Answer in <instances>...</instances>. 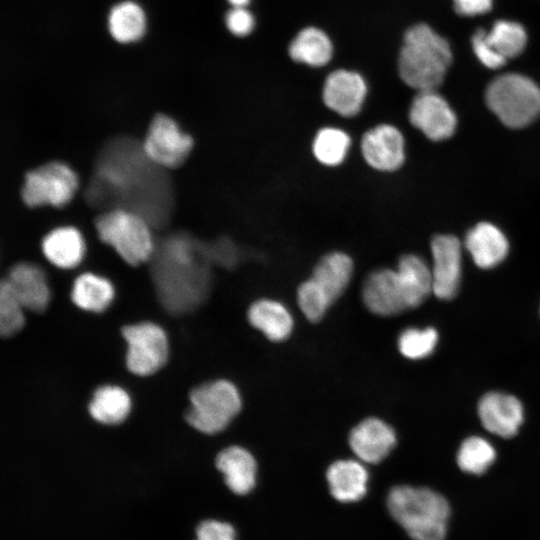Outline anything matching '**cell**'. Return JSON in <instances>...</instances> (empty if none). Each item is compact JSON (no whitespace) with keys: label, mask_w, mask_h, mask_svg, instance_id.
Wrapping results in <instances>:
<instances>
[{"label":"cell","mask_w":540,"mask_h":540,"mask_svg":"<svg viewBox=\"0 0 540 540\" xmlns=\"http://www.w3.org/2000/svg\"><path fill=\"white\" fill-rule=\"evenodd\" d=\"M132 138L118 137L100 151L93 177L86 189L92 206L125 209L144 218L150 226H164L173 209L170 180Z\"/></svg>","instance_id":"cell-1"},{"label":"cell","mask_w":540,"mask_h":540,"mask_svg":"<svg viewBox=\"0 0 540 540\" xmlns=\"http://www.w3.org/2000/svg\"><path fill=\"white\" fill-rule=\"evenodd\" d=\"M150 273L162 307L174 316L194 311L211 288L208 245L190 234L167 236L155 245Z\"/></svg>","instance_id":"cell-2"},{"label":"cell","mask_w":540,"mask_h":540,"mask_svg":"<svg viewBox=\"0 0 540 540\" xmlns=\"http://www.w3.org/2000/svg\"><path fill=\"white\" fill-rule=\"evenodd\" d=\"M392 518L413 540H445L450 505L444 496L426 487L398 485L387 495Z\"/></svg>","instance_id":"cell-3"},{"label":"cell","mask_w":540,"mask_h":540,"mask_svg":"<svg viewBox=\"0 0 540 540\" xmlns=\"http://www.w3.org/2000/svg\"><path fill=\"white\" fill-rule=\"evenodd\" d=\"M452 62L448 42L426 24L409 28L399 55V75L417 91L436 90Z\"/></svg>","instance_id":"cell-4"},{"label":"cell","mask_w":540,"mask_h":540,"mask_svg":"<svg viewBox=\"0 0 540 540\" xmlns=\"http://www.w3.org/2000/svg\"><path fill=\"white\" fill-rule=\"evenodd\" d=\"M486 104L509 128H523L540 115V88L530 78L507 73L493 79L485 93Z\"/></svg>","instance_id":"cell-5"},{"label":"cell","mask_w":540,"mask_h":540,"mask_svg":"<svg viewBox=\"0 0 540 540\" xmlns=\"http://www.w3.org/2000/svg\"><path fill=\"white\" fill-rule=\"evenodd\" d=\"M189 401L186 421L195 430L208 435L223 431L242 408L238 388L225 379L195 387L189 394Z\"/></svg>","instance_id":"cell-6"},{"label":"cell","mask_w":540,"mask_h":540,"mask_svg":"<svg viewBox=\"0 0 540 540\" xmlns=\"http://www.w3.org/2000/svg\"><path fill=\"white\" fill-rule=\"evenodd\" d=\"M100 239L109 244L130 265L150 260L155 245L150 224L138 214L125 209H110L95 222Z\"/></svg>","instance_id":"cell-7"},{"label":"cell","mask_w":540,"mask_h":540,"mask_svg":"<svg viewBox=\"0 0 540 540\" xmlns=\"http://www.w3.org/2000/svg\"><path fill=\"white\" fill-rule=\"evenodd\" d=\"M126 366L138 376L157 372L168 359V338L162 327L153 322H140L122 328Z\"/></svg>","instance_id":"cell-8"},{"label":"cell","mask_w":540,"mask_h":540,"mask_svg":"<svg viewBox=\"0 0 540 540\" xmlns=\"http://www.w3.org/2000/svg\"><path fill=\"white\" fill-rule=\"evenodd\" d=\"M77 186V176L69 166L50 162L26 174L21 194L30 207H61L72 199Z\"/></svg>","instance_id":"cell-9"},{"label":"cell","mask_w":540,"mask_h":540,"mask_svg":"<svg viewBox=\"0 0 540 540\" xmlns=\"http://www.w3.org/2000/svg\"><path fill=\"white\" fill-rule=\"evenodd\" d=\"M142 145L155 164L162 168H175L186 160L193 140L170 117L158 114L153 118Z\"/></svg>","instance_id":"cell-10"},{"label":"cell","mask_w":540,"mask_h":540,"mask_svg":"<svg viewBox=\"0 0 540 540\" xmlns=\"http://www.w3.org/2000/svg\"><path fill=\"white\" fill-rule=\"evenodd\" d=\"M409 121L432 141L450 138L457 127L455 112L436 90L418 91L409 108Z\"/></svg>","instance_id":"cell-11"},{"label":"cell","mask_w":540,"mask_h":540,"mask_svg":"<svg viewBox=\"0 0 540 540\" xmlns=\"http://www.w3.org/2000/svg\"><path fill=\"white\" fill-rule=\"evenodd\" d=\"M360 150L366 164L379 172H394L405 162V139L394 125L382 123L367 130Z\"/></svg>","instance_id":"cell-12"},{"label":"cell","mask_w":540,"mask_h":540,"mask_svg":"<svg viewBox=\"0 0 540 540\" xmlns=\"http://www.w3.org/2000/svg\"><path fill=\"white\" fill-rule=\"evenodd\" d=\"M433 294L450 300L460 286L462 276V245L453 235L440 234L431 241Z\"/></svg>","instance_id":"cell-13"},{"label":"cell","mask_w":540,"mask_h":540,"mask_svg":"<svg viewBox=\"0 0 540 540\" xmlns=\"http://www.w3.org/2000/svg\"><path fill=\"white\" fill-rule=\"evenodd\" d=\"M362 300L378 316H394L409 309L406 294L396 269L378 268L365 278Z\"/></svg>","instance_id":"cell-14"},{"label":"cell","mask_w":540,"mask_h":540,"mask_svg":"<svg viewBox=\"0 0 540 540\" xmlns=\"http://www.w3.org/2000/svg\"><path fill=\"white\" fill-rule=\"evenodd\" d=\"M367 91L366 81L359 73L340 69L327 76L322 98L327 108L350 118L361 111Z\"/></svg>","instance_id":"cell-15"},{"label":"cell","mask_w":540,"mask_h":540,"mask_svg":"<svg viewBox=\"0 0 540 540\" xmlns=\"http://www.w3.org/2000/svg\"><path fill=\"white\" fill-rule=\"evenodd\" d=\"M349 445L363 463L376 464L385 459L396 445L394 429L379 418L358 423L349 434Z\"/></svg>","instance_id":"cell-16"},{"label":"cell","mask_w":540,"mask_h":540,"mask_svg":"<svg viewBox=\"0 0 540 540\" xmlns=\"http://www.w3.org/2000/svg\"><path fill=\"white\" fill-rule=\"evenodd\" d=\"M478 415L487 431L502 438H511L517 434L524 412L522 403L515 396L489 392L479 401Z\"/></svg>","instance_id":"cell-17"},{"label":"cell","mask_w":540,"mask_h":540,"mask_svg":"<svg viewBox=\"0 0 540 540\" xmlns=\"http://www.w3.org/2000/svg\"><path fill=\"white\" fill-rule=\"evenodd\" d=\"M7 282L26 310L43 312L50 301V289L43 270L32 263L15 264Z\"/></svg>","instance_id":"cell-18"},{"label":"cell","mask_w":540,"mask_h":540,"mask_svg":"<svg viewBox=\"0 0 540 540\" xmlns=\"http://www.w3.org/2000/svg\"><path fill=\"white\" fill-rule=\"evenodd\" d=\"M465 248L482 269L496 267L506 258L509 242L503 231L489 222H480L465 237Z\"/></svg>","instance_id":"cell-19"},{"label":"cell","mask_w":540,"mask_h":540,"mask_svg":"<svg viewBox=\"0 0 540 540\" xmlns=\"http://www.w3.org/2000/svg\"><path fill=\"white\" fill-rule=\"evenodd\" d=\"M216 467L233 493L246 495L254 489L257 463L247 449L241 446L224 448L216 457Z\"/></svg>","instance_id":"cell-20"},{"label":"cell","mask_w":540,"mask_h":540,"mask_svg":"<svg viewBox=\"0 0 540 540\" xmlns=\"http://www.w3.org/2000/svg\"><path fill=\"white\" fill-rule=\"evenodd\" d=\"M326 479L331 495L340 502H356L367 493L369 474L362 461L337 460L328 467Z\"/></svg>","instance_id":"cell-21"},{"label":"cell","mask_w":540,"mask_h":540,"mask_svg":"<svg viewBox=\"0 0 540 540\" xmlns=\"http://www.w3.org/2000/svg\"><path fill=\"white\" fill-rule=\"evenodd\" d=\"M353 272L354 263L348 254L331 251L319 259L310 278L333 304L347 289Z\"/></svg>","instance_id":"cell-22"},{"label":"cell","mask_w":540,"mask_h":540,"mask_svg":"<svg viewBox=\"0 0 540 540\" xmlns=\"http://www.w3.org/2000/svg\"><path fill=\"white\" fill-rule=\"evenodd\" d=\"M247 317L255 329L273 342L286 340L294 327L289 309L274 299L261 298L254 301L248 309Z\"/></svg>","instance_id":"cell-23"},{"label":"cell","mask_w":540,"mask_h":540,"mask_svg":"<svg viewBox=\"0 0 540 540\" xmlns=\"http://www.w3.org/2000/svg\"><path fill=\"white\" fill-rule=\"evenodd\" d=\"M395 269L404 287L409 309L417 308L433 293L431 267L419 255L401 256Z\"/></svg>","instance_id":"cell-24"},{"label":"cell","mask_w":540,"mask_h":540,"mask_svg":"<svg viewBox=\"0 0 540 540\" xmlns=\"http://www.w3.org/2000/svg\"><path fill=\"white\" fill-rule=\"evenodd\" d=\"M45 257L55 266L72 268L81 261L85 246L79 231L73 227H60L43 239Z\"/></svg>","instance_id":"cell-25"},{"label":"cell","mask_w":540,"mask_h":540,"mask_svg":"<svg viewBox=\"0 0 540 540\" xmlns=\"http://www.w3.org/2000/svg\"><path fill=\"white\" fill-rule=\"evenodd\" d=\"M88 409L95 421L105 425H116L127 418L131 409V399L123 388L104 385L95 390Z\"/></svg>","instance_id":"cell-26"},{"label":"cell","mask_w":540,"mask_h":540,"mask_svg":"<svg viewBox=\"0 0 540 540\" xmlns=\"http://www.w3.org/2000/svg\"><path fill=\"white\" fill-rule=\"evenodd\" d=\"M333 54L329 37L320 29L307 27L301 30L289 45L290 57L312 67L326 65Z\"/></svg>","instance_id":"cell-27"},{"label":"cell","mask_w":540,"mask_h":540,"mask_svg":"<svg viewBox=\"0 0 540 540\" xmlns=\"http://www.w3.org/2000/svg\"><path fill=\"white\" fill-rule=\"evenodd\" d=\"M114 288L110 281L92 273L78 276L72 287L71 299L76 306L89 312H102L111 303Z\"/></svg>","instance_id":"cell-28"},{"label":"cell","mask_w":540,"mask_h":540,"mask_svg":"<svg viewBox=\"0 0 540 540\" xmlns=\"http://www.w3.org/2000/svg\"><path fill=\"white\" fill-rule=\"evenodd\" d=\"M145 28V14L137 3L123 1L110 10L108 30L117 42H135L144 35Z\"/></svg>","instance_id":"cell-29"},{"label":"cell","mask_w":540,"mask_h":540,"mask_svg":"<svg viewBox=\"0 0 540 540\" xmlns=\"http://www.w3.org/2000/svg\"><path fill=\"white\" fill-rule=\"evenodd\" d=\"M351 147V137L343 129L326 126L320 128L312 141L315 159L327 167H337L346 159Z\"/></svg>","instance_id":"cell-30"},{"label":"cell","mask_w":540,"mask_h":540,"mask_svg":"<svg viewBox=\"0 0 540 540\" xmlns=\"http://www.w3.org/2000/svg\"><path fill=\"white\" fill-rule=\"evenodd\" d=\"M485 39L493 50L506 61L522 53L527 43V34L522 25L512 21H497Z\"/></svg>","instance_id":"cell-31"},{"label":"cell","mask_w":540,"mask_h":540,"mask_svg":"<svg viewBox=\"0 0 540 540\" xmlns=\"http://www.w3.org/2000/svg\"><path fill=\"white\" fill-rule=\"evenodd\" d=\"M496 451L484 438L471 436L466 438L459 447L457 464L466 473L481 475L494 463Z\"/></svg>","instance_id":"cell-32"},{"label":"cell","mask_w":540,"mask_h":540,"mask_svg":"<svg viewBox=\"0 0 540 540\" xmlns=\"http://www.w3.org/2000/svg\"><path fill=\"white\" fill-rule=\"evenodd\" d=\"M24 310L7 280L3 279L0 284V333L3 337H11L24 327Z\"/></svg>","instance_id":"cell-33"},{"label":"cell","mask_w":540,"mask_h":540,"mask_svg":"<svg viewBox=\"0 0 540 540\" xmlns=\"http://www.w3.org/2000/svg\"><path fill=\"white\" fill-rule=\"evenodd\" d=\"M437 341L438 333L433 327L407 328L398 337V348L404 357L418 360L429 356Z\"/></svg>","instance_id":"cell-34"},{"label":"cell","mask_w":540,"mask_h":540,"mask_svg":"<svg viewBox=\"0 0 540 540\" xmlns=\"http://www.w3.org/2000/svg\"><path fill=\"white\" fill-rule=\"evenodd\" d=\"M297 302L301 312L311 322L320 321L332 305L310 277L299 285Z\"/></svg>","instance_id":"cell-35"},{"label":"cell","mask_w":540,"mask_h":540,"mask_svg":"<svg viewBox=\"0 0 540 540\" xmlns=\"http://www.w3.org/2000/svg\"><path fill=\"white\" fill-rule=\"evenodd\" d=\"M207 245L212 264L233 268L241 259L240 249L230 239L221 238Z\"/></svg>","instance_id":"cell-36"},{"label":"cell","mask_w":540,"mask_h":540,"mask_svg":"<svg viewBox=\"0 0 540 540\" xmlns=\"http://www.w3.org/2000/svg\"><path fill=\"white\" fill-rule=\"evenodd\" d=\"M196 540H236V533L229 523L205 520L196 529Z\"/></svg>","instance_id":"cell-37"},{"label":"cell","mask_w":540,"mask_h":540,"mask_svg":"<svg viewBox=\"0 0 540 540\" xmlns=\"http://www.w3.org/2000/svg\"><path fill=\"white\" fill-rule=\"evenodd\" d=\"M226 26L236 36H245L251 33L255 21L251 12L246 7H233L225 17Z\"/></svg>","instance_id":"cell-38"},{"label":"cell","mask_w":540,"mask_h":540,"mask_svg":"<svg viewBox=\"0 0 540 540\" xmlns=\"http://www.w3.org/2000/svg\"><path fill=\"white\" fill-rule=\"evenodd\" d=\"M473 50L477 58L486 67L497 69L505 65L506 60L498 55L485 39V31L478 30L472 38Z\"/></svg>","instance_id":"cell-39"},{"label":"cell","mask_w":540,"mask_h":540,"mask_svg":"<svg viewBox=\"0 0 540 540\" xmlns=\"http://www.w3.org/2000/svg\"><path fill=\"white\" fill-rule=\"evenodd\" d=\"M457 13L464 16H476L488 12L492 0H453Z\"/></svg>","instance_id":"cell-40"},{"label":"cell","mask_w":540,"mask_h":540,"mask_svg":"<svg viewBox=\"0 0 540 540\" xmlns=\"http://www.w3.org/2000/svg\"><path fill=\"white\" fill-rule=\"evenodd\" d=\"M233 7H246L250 0H228Z\"/></svg>","instance_id":"cell-41"}]
</instances>
